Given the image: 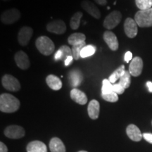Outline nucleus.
Returning <instances> with one entry per match:
<instances>
[{"label": "nucleus", "instance_id": "f257e3e1", "mask_svg": "<svg viewBox=\"0 0 152 152\" xmlns=\"http://www.w3.org/2000/svg\"><path fill=\"white\" fill-rule=\"evenodd\" d=\"M20 101L12 94L4 93L0 95V111L4 113H14L20 108Z\"/></svg>", "mask_w": 152, "mask_h": 152}, {"label": "nucleus", "instance_id": "f03ea898", "mask_svg": "<svg viewBox=\"0 0 152 152\" xmlns=\"http://www.w3.org/2000/svg\"><path fill=\"white\" fill-rule=\"evenodd\" d=\"M35 46L39 52L45 56H49L54 52L55 45L50 38L47 36H40L36 39Z\"/></svg>", "mask_w": 152, "mask_h": 152}, {"label": "nucleus", "instance_id": "7ed1b4c3", "mask_svg": "<svg viewBox=\"0 0 152 152\" xmlns=\"http://www.w3.org/2000/svg\"><path fill=\"white\" fill-rule=\"evenodd\" d=\"M134 20L140 28L152 27V8L138 11L134 16Z\"/></svg>", "mask_w": 152, "mask_h": 152}, {"label": "nucleus", "instance_id": "20e7f679", "mask_svg": "<svg viewBox=\"0 0 152 152\" xmlns=\"http://www.w3.org/2000/svg\"><path fill=\"white\" fill-rule=\"evenodd\" d=\"M20 16H21V14H20V11L14 8L4 11L1 15L0 19L2 23L11 25L18 21L20 18Z\"/></svg>", "mask_w": 152, "mask_h": 152}, {"label": "nucleus", "instance_id": "39448f33", "mask_svg": "<svg viewBox=\"0 0 152 152\" xmlns=\"http://www.w3.org/2000/svg\"><path fill=\"white\" fill-rule=\"evenodd\" d=\"M122 14L119 11H113L108 15L104 19V27L107 30H112L115 28L121 21Z\"/></svg>", "mask_w": 152, "mask_h": 152}, {"label": "nucleus", "instance_id": "423d86ee", "mask_svg": "<svg viewBox=\"0 0 152 152\" xmlns=\"http://www.w3.org/2000/svg\"><path fill=\"white\" fill-rule=\"evenodd\" d=\"M1 84L6 90L11 92H18L20 89V82L14 76L6 74L1 78Z\"/></svg>", "mask_w": 152, "mask_h": 152}, {"label": "nucleus", "instance_id": "0eeeda50", "mask_svg": "<svg viewBox=\"0 0 152 152\" xmlns=\"http://www.w3.org/2000/svg\"><path fill=\"white\" fill-rule=\"evenodd\" d=\"M47 30L50 33L62 35L66 31V25L64 20L58 19L49 23L47 25Z\"/></svg>", "mask_w": 152, "mask_h": 152}, {"label": "nucleus", "instance_id": "6e6552de", "mask_svg": "<svg viewBox=\"0 0 152 152\" xmlns=\"http://www.w3.org/2000/svg\"><path fill=\"white\" fill-rule=\"evenodd\" d=\"M33 34V29L28 26H24L19 30L18 34V42L21 46H26L31 39Z\"/></svg>", "mask_w": 152, "mask_h": 152}, {"label": "nucleus", "instance_id": "1a4fd4ad", "mask_svg": "<svg viewBox=\"0 0 152 152\" xmlns=\"http://www.w3.org/2000/svg\"><path fill=\"white\" fill-rule=\"evenodd\" d=\"M25 130L19 125H10L6 128L4 134L10 139H20L25 136Z\"/></svg>", "mask_w": 152, "mask_h": 152}, {"label": "nucleus", "instance_id": "9d476101", "mask_svg": "<svg viewBox=\"0 0 152 152\" xmlns=\"http://www.w3.org/2000/svg\"><path fill=\"white\" fill-rule=\"evenodd\" d=\"M124 30L125 35L129 38L135 37L138 33V25L134 19L126 18L124 23Z\"/></svg>", "mask_w": 152, "mask_h": 152}, {"label": "nucleus", "instance_id": "9b49d317", "mask_svg": "<svg viewBox=\"0 0 152 152\" xmlns=\"http://www.w3.org/2000/svg\"><path fill=\"white\" fill-rule=\"evenodd\" d=\"M14 60L17 66L22 70H26L30 66V62L28 55L23 51H18L14 56Z\"/></svg>", "mask_w": 152, "mask_h": 152}, {"label": "nucleus", "instance_id": "f8f14e48", "mask_svg": "<svg viewBox=\"0 0 152 152\" xmlns=\"http://www.w3.org/2000/svg\"><path fill=\"white\" fill-rule=\"evenodd\" d=\"M81 7L86 12L94 18L99 19L101 18V12L98 7L90 0H83L81 3Z\"/></svg>", "mask_w": 152, "mask_h": 152}, {"label": "nucleus", "instance_id": "ddd939ff", "mask_svg": "<svg viewBox=\"0 0 152 152\" xmlns=\"http://www.w3.org/2000/svg\"><path fill=\"white\" fill-rule=\"evenodd\" d=\"M143 69V61L140 57L136 56L131 61L129 66V72L133 77H137L142 73Z\"/></svg>", "mask_w": 152, "mask_h": 152}, {"label": "nucleus", "instance_id": "4468645a", "mask_svg": "<svg viewBox=\"0 0 152 152\" xmlns=\"http://www.w3.org/2000/svg\"><path fill=\"white\" fill-rule=\"evenodd\" d=\"M103 38L111 50L117 51L118 49L119 44L118 38L113 32L110 31V30H106L104 32Z\"/></svg>", "mask_w": 152, "mask_h": 152}, {"label": "nucleus", "instance_id": "2eb2a0df", "mask_svg": "<svg viewBox=\"0 0 152 152\" xmlns=\"http://www.w3.org/2000/svg\"><path fill=\"white\" fill-rule=\"evenodd\" d=\"M126 133L130 140L134 142H140L143 137V134L137 126L134 124L129 125L126 128Z\"/></svg>", "mask_w": 152, "mask_h": 152}, {"label": "nucleus", "instance_id": "dca6fc26", "mask_svg": "<svg viewBox=\"0 0 152 152\" xmlns=\"http://www.w3.org/2000/svg\"><path fill=\"white\" fill-rule=\"evenodd\" d=\"M71 98L76 103L80 104V105H85L87 102V97L86 94L81 90L77 88H73L70 93Z\"/></svg>", "mask_w": 152, "mask_h": 152}, {"label": "nucleus", "instance_id": "f3484780", "mask_svg": "<svg viewBox=\"0 0 152 152\" xmlns=\"http://www.w3.org/2000/svg\"><path fill=\"white\" fill-rule=\"evenodd\" d=\"M100 111V104L99 102L96 99H93L90 101L89 103L88 108H87V111H88V115L91 119L96 120L99 118Z\"/></svg>", "mask_w": 152, "mask_h": 152}, {"label": "nucleus", "instance_id": "a211bd4d", "mask_svg": "<svg viewBox=\"0 0 152 152\" xmlns=\"http://www.w3.org/2000/svg\"><path fill=\"white\" fill-rule=\"evenodd\" d=\"M28 152H47V146L40 141H33L27 146Z\"/></svg>", "mask_w": 152, "mask_h": 152}, {"label": "nucleus", "instance_id": "6ab92c4d", "mask_svg": "<svg viewBox=\"0 0 152 152\" xmlns=\"http://www.w3.org/2000/svg\"><path fill=\"white\" fill-rule=\"evenodd\" d=\"M46 83L53 90H59L62 87V82L60 78L54 75H49L46 77Z\"/></svg>", "mask_w": 152, "mask_h": 152}, {"label": "nucleus", "instance_id": "aec40b11", "mask_svg": "<svg viewBox=\"0 0 152 152\" xmlns=\"http://www.w3.org/2000/svg\"><path fill=\"white\" fill-rule=\"evenodd\" d=\"M70 83L73 87L79 86L83 81V74L77 70H73L68 74Z\"/></svg>", "mask_w": 152, "mask_h": 152}, {"label": "nucleus", "instance_id": "412c9836", "mask_svg": "<svg viewBox=\"0 0 152 152\" xmlns=\"http://www.w3.org/2000/svg\"><path fill=\"white\" fill-rule=\"evenodd\" d=\"M49 149L51 152H66V147L59 138L54 137L49 142Z\"/></svg>", "mask_w": 152, "mask_h": 152}, {"label": "nucleus", "instance_id": "4be33fe9", "mask_svg": "<svg viewBox=\"0 0 152 152\" xmlns=\"http://www.w3.org/2000/svg\"><path fill=\"white\" fill-rule=\"evenodd\" d=\"M86 39V36L85 34L80 33H76L72 34L68 37V42L72 46L79 45L82 42H84Z\"/></svg>", "mask_w": 152, "mask_h": 152}, {"label": "nucleus", "instance_id": "5701e85b", "mask_svg": "<svg viewBox=\"0 0 152 152\" xmlns=\"http://www.w3.org/2000/svg\"><path fill=\"white\" fill-rule=\"evenodd\" d=\"M125 66L121 65L117 69H115L113 73H112L111 75H110L109 80L110 82L112 83V84H115V82H116L118 80L121 78L122 76L124 75L125 73Z\"/></svg>", "mask_w": 152, "mask_h": 152}, {"label": "nucleus", "instance_id": "b1692460", "mask_svg": "<svg viewBox=\"0 0 152 152\" xmlns=\"http://www.w3.org/2000/svg\"><path fill=\"white\" fill-rule=\"evenodd\" d=\"M83 14L81 11H77L71 17V20H70V26L71 29L77 30L78 29L80 24V20L83 17Z\"/></svg>", "mask_w": 152, "mask_h": 152}, {"label": "nucleus", "instance_id": "393cba45", "mask_svg": "<svg viewBox=\"0 0 152 152\" xmlns=\"http://www.w3.org/2000/svg\"><path fill=\"white\" fill-rule=\"evenodd\" d=\"M95 52H96V47L94 45H86L84 48L82 49L80 53V58H87V57H90L94 55Z\"/></svg>", "mask_w": 152, "mask_h": 152}, {"label": "nucleus", "instance_id": "a878e982", "mask_svg": "<svg viewBox=\"0 0 152 152\" xmlns=\"http://www.w3.org/2000/svg\"><path fill=\"white\" fill-rule=\"evenodd\" d=\"M118 83L122 85L124 89H128L131 84V74L130 72L125 71L124 75L120 78Z\"/></svg>", "mask_w": 152, "mask_h": 152}, {"label": "nucleus", "instance_id": "bb28decb", "mask_svg": "<svg viewBox=\"0 0 152 152\" xmlns=\"http://www.w3.org/2000/svg\"><path fill=\"white\" fill-rule=\"evenodd\" d=\"M86 46V42H82L81 44H79V45H74V46L72 47V52H73V57L74 60H79V58H80V53L82 49H83L84 47Z\"/></svg>", "mask_w": 152, "mask_h": 152}, {"label": "nucleus", "instance_id": "cd10ccee", "mask_svg": "<svg viewBox=\"0 0 152 152\" xmlns=\"http://www.w3.org/2000/svg\"><path fill=\"white\" fill-rule=\"evenodd\" d=\"M135 4L140 10H147L151 8L152 0H135Z\"/></svg>", "mask_w": 152, "mask_h": 152}, {"label": "nucleus", "instance_id": "c85d7f7f", "mask_svg": "<svg viewBox=\"0 0 152 152\" xmlns=\"http://www.w3.org/2000/svg\"><path fill=\"white\" fill-rule=\"evenodd\" d=\"M113 85L109 79H104L102 81V94H106L113 92Z\"/></svg>", "mask_w": 152, "mask_h": 152}, {"label": "nucleus", "instance_id": "c756f323", "mask_svg": "<svg viewBox=\"0 0 152 152\" xmlns=\"http://www.w3.org/2000/svg\"><path fill=\"white\" fill-rule=\"evenodd\" d=\"M59 50L61 52L62 56L61 58V61H65L66 58L68 56H73V52L72 49L70 48L67 45H62L61 47H59Z\"/></svg>", "mask_w": 152, "mask_h": 152}, {"label": "nucleus", "instance_id": "7c9ffc66", "mask_svg": "<svg viewBox=\"0 0 152 152\" xmlns=\"http://www.w3.org/2000/svg\"><path fill=\"white\" fill-rule=\"evenodd\" d=\"M102 98L104 99V100L106 101V102H116L118 100V96L115 92H111L109 94H102Z\"/></svg>", "mask_w": 152, "mask_h": 152}, {"label": "nucleus", "instance_id": "2f4dec72", "mask_svg": "<svg viewBox=\"0 0 152 152\" xmlns=\"http://www.w3.org/2000/svg\"><path fill=\"white\" fill-rule=\"evenodd\" d=\"M113 92L116 93L117 94H122L124 93L125 89L123 88L122 85H121L118 83L113 85Z\"/></svg>", "mask_w": 152, "mask_h": 152}, {"label": "nucleus", "instance_id": "473e14b6", "mask_svg": "<svg viewBox=\"0 0 152 152\" xmlns=\"http://www.w3.org/2000/svg\"><path fill=\"white\" fill-rule=\"evenodd\" d=\"M143 137L146 141L150 144H152V134L151 133H144Z\"/></svg>", "mask_w": 152, "mask_h": 152}, {"label": "nucleus", "instance_id": "72a5a7b5", "mask_svg": "<svg viewBox=\"0 0 152 152\" xmlns=\"http://www.w3.org/2000/svg\"><path fill=\"white\" fill-rule=\"evenodd\" d=\"M125 61L126 63H129L130 60H132V54L131 52H127L125 54Z\"/></svg>", "mask_w": 152, "mask_h": 152}, {"label": "nucleus", "instance_id": "f704fd0d", "mask_svg": "<svg viewBox=\"0 0 152 152\" xmlns=\"http://www.w3.org/2000/svg\"><path fill=\"white\" fill-rule=\"evenodd\" d=\"M74 59L73 56H68L66 58V59L64 61V64H65L66 66H69L70 64H71L72 62H73V60Z\"/></svg>", "mask_w": 152, "mask_h": 152}, {"label": "nucleus", "instance_id": "c9c22d12", "mask_svg": "<svg viewBox=\"0 0 152 152\" xmlns=\"http://www.w3.org/2000/svg\"><path fill=\"white\" fill-rule=\"evenodd\" d=\"M0 152H8V149H7V146L2 142H0Z\"/></svg>", "mask_w": 152, "mask_h": 152}, {"label": "nucleus", "instance_id": "e433bc0d", "mask_svg": "<svg viewBox=\"0 0 152 152\" xmlns=\"http://www.w3.org/2000/svg\"><path fill=\"white\" fill-rule=\"evenodd\" d=\"M61 56H62L61 52V50H59V49H58V51H57V52H56V54H55V55H54V59L56 61L61 60Z\"/></svg>", "mask_w": 152, "mask_h": 152}, {"label": "nucleus", "instance_id": "4c0bfd02", "mask_svg": "<svg viewBox=\"0 0 152 152\" xmlns=\"http://www.w3.org/2000/svg\"><path fill=\"white\" fill-rule=\"evenodd\" d=\"M94 1L99 5L101 6H105L107 4V1L106 0H94Z\"/></svg>", "mask_w": 152, "mask_h": 152}, {"label": "nucleus", "instance_id": "58836bf2", "mask_svg": "<svg viewBox=\"0 0 152 152\" xmlns=\"http://www.w3.org/2000/svg\"><path fill=\"white\" fill-rule=\"evenodd\" d=\"M147 86L148 87V90L150 92L152 93V83L150 81H148L147 83Z\"/></svg>", "mask_w": 152, "mask_h": 152}, {"label": "nucleus", "instance_id": "ea45409f", "mask_svg": "<svg viewBox=\"0 0 152 152\" xmlns=\"http://www.w3.org/2000/svg\"><path fill=\"white\" fill-rule=\"evenodd\" d=\"M4 1H10V0H2Z\"/></svg>", "mask_w": 152, "mask_h": 152}, {"label": "nucleus", "instance_id": "a19ab883", "mask_svg": "<svg viewBox=\"0 0 152 152\" xmlns=\"http://www.w3.org/2000/svg\"><path fill=\"white\" fill-rule=\"evenodd\" d=\"M78 152H87V151H80Z\"/></svg>", "mask_w": 152, "mask_h": 152}, {"label": "nucleus", "instance_id": "79ce46f5", "mask_svg": "<svg viewBox=\"0 0 152 152\" xmlns=\"http://www.w3.org/2000/svg\"><path fill=\"white\" fill-rule=\"evenodd\" d=\"M151 123H152V122H151Z\"/></svg>", "mask_w": 152, "mask_h": 152}]
</instances>
